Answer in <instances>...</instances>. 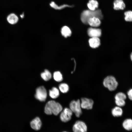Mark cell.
I'll return each mask as SVG.
<instances>
[{
	"label": "cell",
	"mask_w": 132,
	"mask_h": 132,
	"mask_svg": "<svg viewBox=\"0 0 132 132\" xmlns=\"http://www.w3.org/2000/svg\"><path fill=\"white\" fill-rule=\"evenodd\" d=\"M62 110L61 105L59 103L53 100L48 101L46 104L44 108V112L47 114H52L57 115Z\"/></svg>",
	"instance_id": "1"
},
{
	"label": "cell",
	"mask_w": 132,
	"mask_h": 132,
	"mask_svg": "<svg viewBox=\"0 0 132 132\" xmlns=\"http://www.w3.org/2000/svg\"><path fill=\"white\" fill-rule=\"evenodd\" d=\"M95 17L99 18L100 20L103 18V15L100 9L92 11L86 10L84 11L81 15V20L84 24H88L87 21L89 18Z\"/></svg>",
	"instance_id": "2"
},
{
	"label": "cell",
	"mask_w": 132,
	"mask_h": 132,
	"mask_svg": "<svg viewBox=\"0 0 132 132\" xmlns=\"http://www.w3.org/2000/svg\"><path fill=\"white\" fill-rule=\"evenodd\" d=\"M104 86L110 91H113L117 88L118 83L115 78L113 76H108L106 77L103 82Z\"/></svg>",
	"instance_id": "3"
},
{
	"label": "cell",
	"mask_w": 132,
	"mask_h": 132,
	"mask_svg": "<svg viewBox=\"0 0 132 132\" xmlns=\"http://www.w3.org/2000/svg\"><path fill=\"white\" fill-rule=\"evenodd\" d=\"M69 108L75 113L77 117H79L82 114V108L80 103V100L78 99L77 100L71 101L69 104Z\"/></svg>",
	"instance_id": "4"
},
{
	"label": "cell",
	"mask_w": 132,
	"mask_h": 132,
	"mask_svg": "<svg viewBox=\"0 0 132 132\" xmlns=\"http://www.w3.org/2000/svg\"><path fill=\"white\" fill-rule=\"evenodd\" d=\"M34 96L35 98L39 100L42 102L45 101L47 97V92L45 88L43 86L37 88Z\"/></svg>",
	"instance_id": "5"
},
{
	"label": "cell",
	"mask_w": 132,
	"mask_h": 132,
	"mask_svg": "<svg viewBox=\"0 0 132 132\" xmlns=\"http://www.w3.org/2000/svg\"><path fill=\"white\" fill-rule=\"evenodd\" d=\"M73 132H87V126L85 122L80 121H76L73 127Z\"/></svg>",
	"instance_id": "6"
},
{
	"label": "cell",
	"mask_w": 132,
	"mask_h": 132,
	"mask_svg": "<svg viewBox=\"0 0 132 132\" xmlns=\"http://www.w3.org/2000/svg\"><path fill=\"white\" fill-rule=\"evenodd\" d=\"M73 113L70 108H65L60 114V118L61 120L65 122L69 121L71 119Z\"/></svg>",
	"instance_id": "7"
},
{
	"label": "cell",
	"mask_w": 132,
	"mask_h": 132,
	"mask_svg": "<svg viewBox=\"0 0 132 132\" xmlns=\"http://www.w3.org/2000/svg\"><path fill=\"white\" fill-rule=\"evenodd\" d=\"M80 103L82 109L90 110L93 108L94 101L91 99L83 98L81 99Z\"/></svg>",
	"instance_id": "8"
},
{
	"label": "cell",
	"mask_w": 132,
	"mask_h": 132,
	"mask_svg": "<svg viewBox=\"0 0 132 132\" xmlns=\"http://www.w3.org/2000/svg\"><path fill=\"white\" fill-rule=\"evenodd\" d=\"M88 35L91 37H99L101 35V30L99 28H90L88 30Z\"/></svg>",
	"instance_id": "9"
},
{
	"label": "cell",
	"mask_w": 132,
	"mask_h": 132,
	"mask_svg": "<svg viewBox=\"0 0 132 132\" xmlns=\"http://www.w3.org/2000/svg\"><path fill=\"white\" fill-rule=\"evenodd\" d=\"M30 124L32 129L36 131H38L41 128L42 122L40 118L37 117L31 121Z\"/></svg>",
	"instance_id": "10"
},
{
	"label": "cell",
	"mask_w": 132,
	"mask_h": 132,
	"mask_svg": "<svg viewBox=\"0 0 132 132\" xmlns=\"http://www.w3.org/2000/svg\"><path fill=\"white\" fill-rule=\"evenodd\" d=\"M88 24L92 27L99 26L101 24L100 19L98 18L94 17L89 19L87 21Z\"/></svg>",
	"instance_id": "11"
},
{
	"label": "cell",
	"mask_w": 132,
	"mask_h": 132,
	"mask_svg": "<svg viewBox=\"0 0 132 132\" xmlns=\"http://www.w3.org/2000/svg\"><path fill=\"white\" fill-rule=\"evenodd\" d=\"M113 8L115 10H123L125 5L122 0H115L113 2Z\"/></svg>",
	"instance_id": "12"
},
{
	"label": "cell",
	"mask_w": 132,
	"mask_h": 132,
	"mask_svg": "<svg viewBox=\"0 0 132 132\" xmlns=\"http://www.w3.org/2000/svg\"><path fill=\"white\" fill-rule=\"evenodd\" d=\"M90 46L93 48L98 47L100 44V40L99 37H92L88 41Z\"/></svg>",
	"instance_id": "13"
},
{
	"label": "cell",
	"mask_w": 132,
	"mask_h": 132,
	"mask_svg": "<svg viewBox=\"0 0 132 132\" xmlns=\"http://www.w3.org/2000/svg\"><path fill=\"white\" fill-rule=\"evenodd\" d=\"M122 126L126 130L130 131L132 130V119H127L125 120L122 123Z\"/></svg>",
	"instance_id": "14"
},
{
	"label": "cell",
	"mask_w": 132,
	"mask_h": 132,
	"mask_svg": "<svg viewBox=\"0 0 132 132\" xmlns=\"http://www.w3.org/2000/svg\"><path fill=\"white\" fill-rule=\"evenodd\" d=\"M19 19L18 16L15 14L11 13L7 17V20L10 24H13L16 23Z\"/></svg>",
	"instance_id": "15"
},
{
	"label": "cell",
	"mask_w": 132,
	"mask_h": 132,
	"mask_svg": "<svg viewBox=\"0 0 132 132\" xmlns=\"http://www.w3.org/2000/svg\"><path fill=\"white\" fill-rule=\"evenodd\" d=\"M123 113V111L121 107L118 106L113 108L112 110V115L114 117H119L121 116Z\"/></svg>",
	"instance_id": "16"
},
{
	"label": "cell",
	"mask_w": 132,
	"mask_h": 132,
	"mask_svg": "<svg viewBox=\"0 0 132 132\" xmlns=\"http://www.w3.org/2000/svg\"><path fill=\"white\" fill-rule=\"evenodd\" d=\"M99 3L96 0H89L87 4V6L89 9L92 11L96 10L98 7Z\"/></svg>",
	"instance_id": "17"
},
{
	"label": "cell",
	"mask_w": 132,
	"mask_h": 132,
	"mask_svg": "<svg viewBox=\"0 0 132 132\" xmlns=\"http://www.w3.org/2000/svg\"><path fill=\"white\" fill-rule=\"evenodd\" d=\"M49 94L50 97L52 98H56L58 97L59 95V90L57 88L53 87L51 89L49 90Z\"/></svg>",
	"instance_id": "18"
},
{
	"label": "cell",
	"mask_w": 132,
	"mask_h": 132,
	"mask_svg": "<svg viewBox=\"0 0 132 132\" xmlns=\"http://www.w3.org/2000/svg\"><path fill=\"white\" fill-rule=\"evenodd\" d=\"M42 78L45 81H48L51 78L52 75L51 73L47 69H45L44 71L41 74Z\"/></svg>",
	"instance_id": "19"
},
{
	"label": "cell",
	"mask_w": 132,
	"mask_h": 132,
	"mask_svg": "<svg viewBox=\"0 0 132 132\" xmlns=\"http://www.w3.org/2000/svg\"><path fill=\"white\" fill-rule=\"evenodd\" d=\"M61 33L62 35L66 37L70 36L71 34L70 29L66 26L62 27L61 30Z\"/></svg>",
	"instance_id": "20"
},
{
	"label": "cell",
	"mask_w": 132,
	"mask_h": 132,
	"mask_svg": "<svg viewBox=\"0 0 132 132\" xmlns=\"http://www.w3.org/2000/svg\"><path fill=\"white\" fill-rule=\"evenodd\" d=\"M50 6L52 8L57 10H60L66 7H72L73 6L67 4H64L60 6H58L54 2H52L50 4Z\"/></svg>",
	"instance_id": "21"
},
{
	"label": "cell",
	"mask_w": 132,
	"mask_h": 132,
	"mask_svg": "<svg viewBox=\"0 0 132 132\" xmlns=\"http://www.w3.org/2000/svg\"><path fill=\"white\" fill-rule=\"evenodd\" d=\"M53 77L55 81L58 82L61 81L63 80L62 75L59 71H56L54 72Z\"/></svg>",
	"instance_id": "22"
},
{
	"label": "cell",
	"mask_w": 132,
	"mask_h": 132,
	"mask_svg": "<svg viewBox=\"0 0 132 132\" xmlns=\"http://www.w3.org/2000/svg\"><path fill=\"white\" fill-rule=\"evenodd\" d=\"M59 88L60 91L63 93H65L67 92L69 90V87L66 84L61 83L59 85Z\"/></svg>",
	"instance_id": "23"
},
{
	"label": "cell",
	"mask_w": 132,
	"mask_h": 132,
	"mask_svg": "<svg viewBox=\"0 0 132 132\" xmlns=\"http://www.w3.org/2000/svg\"><path fill=\"white\" fill-rule=\"evenodd\" d=\"M125 16L124 19L127 22L132 21V11H125L124 13Z\"/></svg>",
	"instance_id": "24"
},
{
	"label": "cell",
	"mask_w": 132,
	"mask_h": 132,
	"mask_svg": "<svg viewBox=\"0 0 132 132\" xmlns=\"http://www.w3.org/2000/svg\"><path fill=\"white\" fill-rule=\"evenodd\" d=\"M127 96L124 93L120 92L117 93L115 96V99H120L125 100Z\"/></svg>",
	"instance_id": "25"
},
{
	"label": "cell",
	"mask_w": 132,
	"mask_h": 132,
	"mask_svg": "<svg viewBox=\"0 0 132 132\" xmlns=\"http://www.w3.org/2000/svg\"><path fill=\"white\" fill-rule=\"evenodd\" d=\"M115 100V104L117 106L121 107L125 105L126 104L125 100L120 99Z\"/></svg>",
	"instance_id": "26"
},
{
	"label": "cell",
	"mask_w": 132,
	"mask_h": 132,
	"mask_svg": "<svg viewBox=\"0 0 132 132\" xmlns=\"http://www.w3.org/2000/svg\"><path fill=\"white\" fill-rule=\"evenodd\" d=\"M127 94L128 98L132 101V88L130 89L128 91Z\"/></svg>",
	"instance_id": "27"
},
{
	"label": "cell",
	"mask_w": 132,
	"mask_h": 132,
	"mask_svg": "<svg viewBox=\"0 0 132 132\" xmlns=\"http://www.w3.org/2000/svg\"><path fill=\"white\" fill-rule=\"evenodd\" d=\"M24 14H21L20 15V16L21 18H23L24 17Z\"/></svg>",
	"instance_id": "28"
},
{
	"label": "cell",
	"mask_w": 132,
	"mask_h": 132,
	"mask_svg": "<svg viewBox=\"0 0 132 132\" xmlns=\"http://www.w3.org/2000/svg\"><path fill=\"white\" fill-rule=\"evenodd\" d=\"M130 57L132 61V52L131 53V55H130Z\"/></svg>",
	"instance_id": "29"
},
{
	"label": "cell",
	"mask_w": 132,
	"mask_h": 132,
	"mask_svg": "<svg viewBox=\"0 0 132 132\" xmlns=\"http://www.w3.org/2000/svg\"></svg>",
	"instance_id": "30"
}]
</instances>
